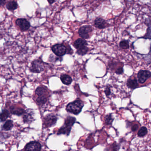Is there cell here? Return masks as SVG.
<instances>
[{
	"mask_svg": "<svg viewBox=\"0 0 151 151\" xmlns=\"http://www.w3.org/2000/svg\"><path fill=\"white\" fill-rule=\"evenodd\" d=\"M47 93V88L45 86H39L36 90V94L38 97L46 96Z\"/></svg>",
	"mask_w": 151,
	"mask_h": 151,
	"instance_id": "15",
	"label": "cell"
},
{
	"mask_svg": "<svg viewBox=\"0 0 151 151\" xmlns=\"http://www.w3.org/2000/svg\"><path fill=\"white\" fill-rule=\"evenodd\" d=\"M6 8L9 10H15L18 8V4L16 1H10L7 4Z\"/></svg>",
	"mask_w": 151,
	"mask_h": 151,
	"instance_id": "17",
	"label": "cell"
},
{
	"mask_svg": "<svg viewBox=\"0 0 151 151\" xmlns=\"http://www.w3.org/2000/svg\"><path fill=\"white\" fill-rule=\"evenodd\" d=\"M60 80L63 84L66 85H70L72 82L71 78L66 74L62 75L60 77Z\"/></svg>",
	"mask_w": 151,
	"mask_h": 151,
	"instance_id": "16",
	"label": "cell"
},
{
	"mask_svg": "<svg viewBox=\"0 0 151 151\" xmlns=\"http://www.w3.org/2000/svg\"><path fill=\"white\" fill-rule=\"evenodd\" d=\"M93 30L92 27L91 26H83L78 30V34L84 40L88 39L90 37L89 34L93 31Z\"/></svg>",
	"mask_w": 151,
	"mask_h": 151,
	"instance_id": "6",
	"label": "cell"
},
{
	"mask_svg": "<svg viewBox=\"0 0 151 151\" xmlns=\"http://www.w3.org/2000/svg\"><path fill=\"white\" fill-rule=\"evenodd\" d=\"M47 102L46 96L38 97L36 99V102L39 105H43Z\"/></svg>",
	"mask_w": 151,
	"mask_h": 151,
	"instance_id": "22",
	"label": "cell"
},
{
	"mask_svg": "<svg viewBox=\"0 0 151 151\" xmlns=\"http://www.w3.org/2000/svg\"><path fill=\"white\" fill-rule=\"evenodd\" d=\"M87 42L83 39H78L74 42L73 45L77 49L76 52L78 55L84 56L87 53L88 47Z\"/></svg>",
	"mask_w": 151,
	"mask_h": 151,
	"instance_id": "3",
	"label": "cell"
},
{
	"mask_svg": "<svg viewBox=\"0 0 151 151\" xmlns=\"http://www.w3.org/2000/svg\"><path fill=\"white\" fill-rule=\"evenodd\" d=\"M84 106V103L81 100H75V101L70 102L67 105L66 110L68 112L75 115H78L80 113Z\"/></svg>",
	"mask_w": 151,
	"mask_h": 151,
	"instance_id": "2",
	"label": "cell"
},
{
	"mask_svg": "<svg viewBox=\"0 0 151 151\" xmlns=\"http://www.w3.org/2000/svg\"><path fill=\"white\" fill-rule=\"evenodd\" d=\"M151 77V72L147 70H141L138 72L137 78L139 83L143 84Z\"/></svg>",
	"mask_w": 151,
	"mask_h": 151,
	"instance_id": "8",
	"label": "cell"
},
{
	"mask_svg": "<svg viewBox=\"0 0 151 151\" xmlns=\"http://www.w3.org/2000/svg\"><path fill=\"white\" fill-rule=\"evenodd\" d=\"M48 1V3H49L50 4H53V3H54V2H56V1Z\"/></svg>",
	"mask_w": 151,
	"mask_h": 151,
	"instance_id": "29",
	"label": "cell"
},
{
	"mask_svg": "<svg viewBox=\"0 0 151 151\" xmlns=\"http://www.w3.org/2000/svg\"><path fill=\"white\" fill-rule=\"evenodd\" d=\"M10 116V113L7 110H5L0 113V122H3Z\"/></svg>",
	"mask_w": 151,
	"mask_h": 151,
	"instance_id": "18",
	"label": "cell"
},
{
	"mask_svg": "<svg viewBox=\"0 0 151 151\" xmlns=\"http://www.w3.org/2000/svg\"><path fill=\"white\" fill-rule=\"evenodd\" d=\"M105 122L107 125H111L112 124L114 120V118L111 114H108L105 117Z\"/></svg>",
	"mask_w": 151,
	"mask_h": 151,
	"instance_id": "20",
	"label": "cell"
},
{
	"mask_svg": "<svg viewBox=\"0 0 151 151\" xmlns=\"http://www.w3.org/2000/svg\"><path fill=\"white\" fill-rule=\"evenodd\" d=\"M44 62L41 59L35 60L32 62L31 66L30 68L31 72L34 73H40L44 70Z\"/></svg>",
	"mask_w": 151,
	"mask_h": 151,
	"instance_id": "4",
	"label": "cell"
},
{
	"mask_svg": "<svg viewBox=\"0 0 151 151\" xmlns=\"http://www.w3.org/2000/svg\"><path fill=\"white\" fill-rule=\"evenodd\" d=\"M0 151H4L3 150H0Z\"/></svg>",
	"mask_w": 151,
	"mask_h": 151,
	"instance_id": "30",
	"label": "cell"
},
{
	"mask_svg": "<svg viewBox=\"0 0 151 151\" xmlns=\"http://www.w3.org/2000/svg\"><path fill=\"white\" fill-rule=\"evenodd\" d=\"M16 24L19 27L22 31H25L30 29V22L25 18H19L16 21Z\"/></svg>",
	"mask_w": 151,
	"mask_h": 151,
	"instance_id": "9",
	"label": "cell"
},
{
	"mask_svg": "<svg viewBox=\"0 0 151 151\" xmlns=\"http://www.w3.org/2000/svg\"><path fill=\"white\" fill-rule=\"evenodd\" d=\"M115 73L118 75L122 74L123 73V67H120L117 68L116 71Z\"/></svg>",
	"mask_w": 151,
	"mask_h": 151,
	"instance_id": "25",
	"label": "cell"
},
{
	"mask_svg": "<svg viewBox=\"0 0 151 151\" xmlns=\"http://www.w3.org/2000/svg\"><path fill=\"white\" fill-rule=\"evenodd\" d=\"M148 133V129L146 127H142L140 128L138 132V136L139 137H143Z\"/></svg>",
	"mask_w": 151,
	"mask_h": 151,
	"instance_id": "21",
	"label": "cell"
},
{
	"mask_svg": "<svg viewBox=\"0 0 151 151\" xmlns=\"http://www.w3.org/2000/svg\"><path fill=\"white\" fill-rule=\"evenodd\" d=\"M53 53L58 56H62L66 54V47L62 44H56L51 47Z\"/></svg>",
	"mask_w": 151,
	"mask_h": 151,
	"instance_id": "5",
	"label": "cell"
},
{
	"mask_svg": "<svg viewBox=\"0 0 151 151\" xmlns=\"http://www.w3.org/2000/svg\"><path fill=\"white\" fill-rule=\"evenodd\" d=\"M138 128H139V126H138L137 124H135V125H133V126L132 127V131L133 132L136 131L137 130Z\"/></svg>",
	"mask_w": 151,
	"mask_h": 151,
	"instance_id": "27",
	"label": "cell"
},
{
	"mask_svg": "<svg viewBox=\"0 0 151 151\" xmlns=\"http://www.w3.org/2000/svg\"><path fill=\"white\" fill-rule=\"evenodd\" d=\"M6 1H0V6L4 5L5 4Z\"/></svg>",
	"mask_w": 151,
	"mask_h": 151,
	"instance_id": "28",
	"label": "cell"
},
{
	"mask_svg": "<svg viewBox=\"0 0 151 151\" xmlns=\"http://www.w3.org/2000/svg\"><path fill=\"white\" fill-rule=\"evenodd\" d=\"M120 47L124 49H127L129 48V42L128 41L124 40L121 41L119 44Z\"/></svg>",
	"mask_w": 151,
	"mask_h": 151,
	"instance_id": "23",
	"label": "cell"
},
{
	"mask_svg": "<svg viewBox=\"0 0 151 151\" xmlns=\"http://www.w3.org/2000/svg\"><path fill=\"white\" fill-rule=\"evenodd\" d=\"M105 94H106L107 96H108L110 95L111 93V91L110 88H109V87H106V88L105 89Z\"/></svg>",
	"mask_w": 151,
	"mask_h": 151,
	"instance_id": "26",
	"label": "cell"
},
{
	"mask_svg": "<svg viewBox=\"0 0 151 151\" xmlns=\"http://www.w3.org/2000/svg\"><path fill=\"white\" fill-rule=\"evenodd\" d=\"M58 118L55 115L49 114L46 116L44 118V125L46 127H50L55 126Z\"/></svg>",
	"mask_w": 151,
	"mask_h": 151,
	"instance_id": "7",
	"label": "cell"
},
{
	"mask_svg": "<svg viewBox=\"0 0 151 151\" xmlns=\"http://www.w3.org/2000/svg\"><path fill=\"white\" fill-rule=\"evenodd\" d=\"M23 116V121L25 123L30 124L34 120V113L33 111H28L25 112Z\"/></svg>",
	"mask_w": 151,
	"mask_h": 151,
	"instance_id": "11",
	"label": "cell"
},
{
	"mask_svg": "<svg viewBox=\"0 0 151 151\" xmlns=\"http://www.w3.org/2000/svg\"><path fill=\"white\" fill-rule=\"evenodd\" d=\"M41 145L37 141H32L27 144L25 151H40Z\"/></svg>",
	"mask_w": 151,
	"mask_h": 151,
	"instance_id": "10",
	"label": "cell"
},
{
	"mask_svg": "<svg viewBox=\"0 0 151 151\" xmlns=\"http://www.w3.org/2000/svg\"><path fill=\"white\" fill-rule=\"evenodd\" d=\"M10 110L12 114L17 116L22 115V114H24L25 112V110L21 108L17 107L15 106L11 107Z\"/></svg>",
	"mask_w": 151,
	"mask_h": 151,
	"instance_id": "13",
	"label": "cell"
},
{
	"mask_svg": "<svg viewBox=\"0 0 151 151\" xmlns=\"http://www.w3.org/2000/svg\"><path fill=\"white\" fill-rule=\"evenodd\" d=\"M106 21L101 17H97L95 21V26L99 29H104L106 27Z\"/></svg>",
	"mask_w": 151,
	"mask_h": 151,
	"instance_id": "12",
	"label": "cell"
},
{
	"mask_svg": "<svg viewBox=\"0 0 151 151\" xmlns=\"http://www.w3.org/2000/svg\"><path fill=\"white\" fill-rule=\"evenodd\" d=\"M76 121V118L73 117L69 116L65 119L64 125L59 129L57 134H66L68 135L71 132L72 127Z\"/></svg>",
	"mask_w": 151,
	"mask_h": 151,
	"instance_id": "1",
	"label": "cell"
},
{
	"mask_svg": "<svg viewBox=\"0 0 151 151\" xmlns=\"http://www.w3.org/2000/svg\"><path fill=\"white\" fill-rule=\"evenodd\" d=\"M127 86L130 89H135L138 87V84L136 78L132 79L129 78L127 82Z\"/></svg>",
	"mask_w": 151,
	"mask_h": 151,
	"instance_id": "14",
	"label": "cell"
},
{
	"mask_svg": "<svg viewBox=\"0 0 151 151\" xmlns=\"http://www.w3.org/2000/svg\"><path fill=\"white\" fill-rule=\"evenodd\" d=\"M112 147V151H118L120 149V145L115 142L113 143Z\"/></svg>",
	"mask_w": 151,
	"mask_h": 151,
	"instance_id": "24",
	"label": "cell"
},
{
	"mask_svg": "<svg viewBox=\"0 0 151 151\" xmlns=\"http://www.w3.org/2000/svg\"><path fill=\"white\" fill-rule=\"evenodd\" d=\"M13 126V121L12 120H8L3 125V129L5 131H9L12 128Z\"/></svg>",
	"mask_w": 151,
	"mask_h": 151,
	"instance_id": "19",
	"label": "cell"
}]
</instances>
